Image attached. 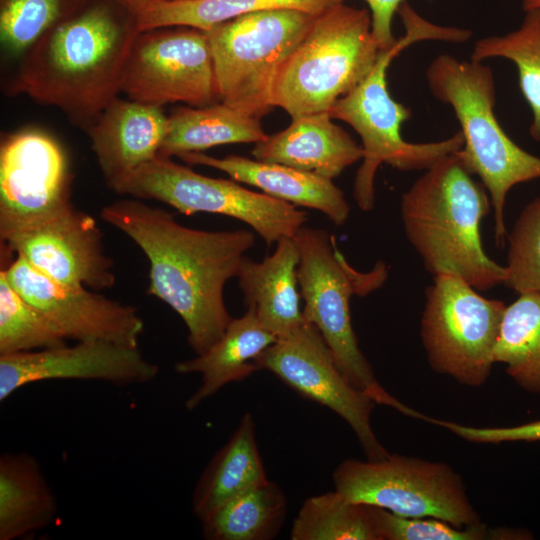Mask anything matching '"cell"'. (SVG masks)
<instances>
[{
  "label": "cell",
  "mask_w": 540,
  "mask_h": 540,
  "mask_svg": "<svg viewBox=\"0 0 540 540\" xmlns=\"http://www.w3.org/2000/svg\"><path fill=\"white\" fill-rule=\"evenodd\" d=\"M100 216L143 251L149 261L148 294L180 316L196 355L218 342L233 319L224 287L254 246V234L189 228L168 211L136 198L116 200Z\"/></svg>",
  "instance_id": "obj_1"
},
{
  "label": "cell",
  "mask_w": 540,
  "mask_h": 540,
  "mask_svg": "<svg viewBox=\"0 0 540 540\" xmlns=\"http://www.w3.org/2000/svg\"><path fill=\"white\" fill-rule=\"evenodd\" d=\"M139 33L136 16L123 22L104 5L63 18L20 58L10 91L56 107L87 129L121 92Z\"/></svg>",
  "instance_id": "obj_2"
},
{
  "label": "cell",
  "mask_w": 540,
  "mask_h": 540,
  "mask_svg": "<svg viewBox=\"0 0 540 540\" xmlns=\"http://www.w3.org/2000/svg\"><path fill=\"white\" fill-rule=\"evenodd\" d=\"M491 200L457 151L425 170L403 194L401 219L408 241L433 276L453 274L480 291L506 280V268L484 251L482 219Z\"/></svg>",
  "instance_id": "obj_3"
},
{
  "label": "cell",
  "mask_w": 540,
  "mask_h": 540,
  "mask_svg": "<svg viewBox=\"0 0 540 540\" xmlns=\"http://www.w3.org/2000/svg\"><path fill=\"white\" fill-rule=\"evenodd\" d=\"M406 34L380 55L369 75L351 92L339 98L329 109L333 119L348 123L360 136L364 151L353 195L358 207L370 211L375 205L374 181L382 163L401 171L426 170L442 157L463 147L461 131L448 139L431 143H410L401 136V126L411 111L396 102L387 88V69L405 48L422 40L456 42L459 31L435 25L417 14L403 1L398 10Z\"/></svg>",
  "instance_id": "obj_4"
},
{
  "label": "cell",
  "mask_w": 540,
  "mask_h": 540,
  "mask_svg": "<svg viewBox=\"0 0 540 540\" xmlns=\"http://www.w3.org/2000/svg\"><path fill=\"white\" fill-rule=\"evenodd\" d=\"M426 79L431 94L449 104L460 123L464 144L457 154L486 188L494 210L495 240L504 246L507 194L516 184L540 178V158L519 147L497 121L494 76L482 61L442 54L428 66Z\"/></svg>",
  "instance_id": "obj_5"
},
{
  "label": "cell",
  "mask_w": 540,
  "mask_h": 540,
  "mask_svg": "<svg viewBox=\"0 0 540 540\" xmlns=\"http://www.w3.org/2000/svg\"><path fill=\"white\" fill-rule=\"evenodd\" d=\"M294 239L300 252L298 283L304 320L319 330L339 369L354 387L376 404L422 419L423 414L401 403L378 382L351 322L352 295H366L380 287L388 274L385 264H377L369 273L356 271L324 229L303 226Z\"/></svg>",
  "instance_id": "obj_6"
},
{
  "label": "cell",
  "mask_w": 540,
  "mask_h": 540,
  "mask_svg": "<svg viewBox=\"0 0 540 540\" xmlns=\"http://www.w3.org/2000/svg\"><path fill=\"white\" fill-rule=\"evenodd\" d=\"M383 51L372 34L370 12L337 4L316 16L282 65L273 106L291 118L328 112L369 75Z\"/></svg>",
  "instance_id": "obj_7"
},
{
  "label": "cell",
  "mask_w": 540,
  "mask_h": 540,
  "mask_svg": "<svg viewBox=\"0 0 540 540\" xmlns=\"http://www.w3.org/2000/svg\"><path fill=\"white\" fill-rule=\"evenodd\" d=\"M317 15L289 8L247 13L205 31L221 102L253 117L267 114L277 75Z\"/></svg>",
  "instance_id": "obj_8"
},
{
  "label": "cell",
  "mask_w": 540,
  "mask_h": 540,
  "mask_svg": "<svg viewBox=\"0 0 540 540\" xmlns=\"http://www.w3.org/2000/svg\"><path fill=\"white\" fill-rule=\"evenodd\" d=\"M346 499L404 517H432L456 527L481 523L461 476L451 466L388 454L380 460L346 459L333 472Z\"/></svg>",
  "instance_id": "obj_9"
},
{
  "label": "cell",
  "mask_w": 540,
  "mask_h": 540,
  "mask_svg": "<svg viewBox=\"0 0 540 540\" xmlns=\"http://www.w3.org/2000/svg\"><path fill=\"white\" fill-rule=\"evenodd\" d=\"M114 192L165 203L184 215L204 212L248 224L267 245L294 237L308 220L297 206L255 192L235 180L208 177L170 157L157 156L129 175Z\"/></svg>",
  "instance_id": "obj_10"
},
{
  "label": "cell",
  "mask_w": 540,
  "mask_h": 540,
  "mask_svg": "<svg viewBox=\"0 0 540 540\" xmlns=\"http://www.w3.org/2000/svg\"><path fill=\"white\" fill-rule=\"evenodd\" d=\"M425 297L420 335L431 368L462 385L482 386L495 364L507 306L453 274L434 276Z\"/></svg>",
  "instance_id": "obj_11"
},
{
  "label": "cell",
  "mask_w": 540,
  "mask_h": 540,
  "mask_svg": "<svg viewBox=\"0 0 540 540\" xmlns=\"http://www.w3.org/2000/svg\"><path fill=\"white\" fill-rule=\"evenodd\" d=\"M121 92L158 107L213 104L219 93L206 32L182 26L140 32L124 68Z\"/></svg>",
  "instance_id": "obj_12"
},
{
  "label": "cell",
  "mask_w": 540,
  "mask_h": 540,
  "mask_svg": "<svg viewBox=\"0 0 540 540\" xmlns=\"http://www.w3.org/2000/svg\"><path fill=\"white\" fill-rule=\"evenodd\" d=\"M301 396L317 402L346 421L368 460L388 456L371 426L374 400L354 387L336 364L319 330L304 322L292 334L278 338L255 360Z\"/></svg>",
  "instance_id": "obj_13"
},
{
  "label": "cell",
  "mask_w": 540,
  "mask_h": 540,
  "mask_svg": "<svg viewBox=\"0 0 540 540\" xmlns=\"http://www.w3.org/2000/svg\"><path fill=\"white\" fill-rule=\"evenodd\" d=\"M2 246L48 277L70 285L104 290L114 285V262L107 255L96 220L73 204L49 215L0 228Z\"/></svg>",
  "instance_id": "obj_14"
},
{
  "label": "cell",
  "mask_w": 540,
  "mask_h": 540,
  "mask_svg": "<svg viewBox=\"0 0 540 540\" xmlns=\"http://www.w3.org/2000/svg\"><path fill=\"white\" fill-rule=\"evenodd\" d=\"M11 286L67 339L103 340L138 347L144 321L137 309L89 290L56 281L23 258L2 269Z\"/></svg>",
  "instance_id": "obj_15"
},
{
  "label": "cell",
  "mask_w": 540,
  "mask_h": 540,
  "mask_svg": "<svg viewBox=\"0 0 540 540\" xmlns=\"http://www.w3.org/2000/svg\"><path fill=\"white\" fill-rule=\"evenodd\" d=\"M71 173L61 144L38 128L5 134L0 145V228L72 205Z\"/></svg>",
  "instance_id": "obj_16"
},
{
  "label": "cell",
  "mask_w": 540,
  "mask_h": 540,
  "mask_svg": "<svg viewBox=\"0 0 540 540\" xmlns=\"http://www.w3.org/2000/svg\"><path fill=\"white\" fill-rule=\"evenodd\" d=\"M157 364L138 347L103 340L76 341L31 352L0 355V401L47 380H96L126 386L154 380Z\"/></svg>",
  "instance_id": "obj_17"
},
{
  "label": "cell",
  "mask_w": 540,
  "mask_h": 540,
  "mask_svg": "<svg viewBox=\"0 0 540 540\" xmlns=\"http://www.w3.org/2000/svg\"><path fill=\"white\" fill-rule=\"evenodd\" d=\"M162 107L114 98L86 129L99 168L113 191L159 155L167 133Z\"/></svg>",
  "instance_id": "obj_18"
},
{
  "label": "cell",
  "mask_w": 540,
  "mask_h": 540,
  "mask_svg": "<svg viewBox=\"0 0 540 540\" xmlns=\"http://www.w3.org/2000/svg\"><path fill=\"white\" fill-rule=\"evenodd\" d=\"M251 154L333 180L362 160L364 151L326 111L292 118L286 129L256 143Z\"/></svg>",
  "instance_id": "obj_19"
},
{
  "label": "cell",
  "mask_w": 540,
  "mask_h": 540,
  "mask_svg": "<svg viewBox=\"0 0 540 540\" xmlns=\"http://www.w3.org/2000/svg\"><path fill=\"white\" fill-rule=\"evenodd\" d=\"M188 164L211 167L233 180L259 188L263 193L297 207L315 209L335 225L346 222L350 207L343 191L332 180L290 166L239 155L217 158L202 152L178 156Z\"/></svg>",
  "instance_id": "obj_20"
},
{
  "label": "cell",
  "mask_w": 540,
  "mask_h": 540,
  "mask_svg": "<svg viewBox=\"0 0 540 540\" xmlns=\"http://www.w3.org/2000/svg\"><path fill=\"white\" fill-rule=\"evenodd\" d=\"M300 252L294 237H283L262 261L245 256L236 278L247 307L277 339L286 337L304 322L298 291Z\"/></svg>",
  "instance_id": "obj_21"
},
{
  "label": "cell",
  "mask_w": 540,
  "mask_h": 540,
  "mask_svg": "<svg viewBox=\"0 0 540 540\" xmlns=\"http://www.w3.org/2000/svg\"><path fill=\"white\" fill-rule=\"evenodd\" d=\"M276 340L260 323L254 309L247 307L241 317L231 320L224 335L210 349L176 363L175 370L180 374L201 375V383L186 400V408L193 410L225 385L249 377L258 370L257 357Z\"/></svg>",
  "instance_id": "obj_22"
},
{
  "label": "cell",
  "mask_w": 540,
  "mask_h": 540,
  "mask_svg": "<svg viewBox=\"0 0 540 540\" xmlns=\"http://www.w3.org/2000/svg\"><path fill=\"white\" fill-rule=\"evenodd\" d=\"M267 480L254 419L246 413L199 478L192 496L193 513L203 522L234 497Z\"/></svg>",
  "instance_id": "obj_23"
},
{
  "label": "cell",
  "mask_w": 540,
  "mask_h": 540,
  "mask_svg": "<svg viewBox=\"0 0 540 540\" xmlns=\"http://www.w3.org/2000/svg\"><path fill=\"white\" fill-rule=\"evenodd\" d=\"M58 511L56 497L35 457H0V540H15L48 527Z\"/></svg>",
  "instance_id": "obj_24"
},
{
  "label": "cell",
  "mask_w": 540,
  "mask_h": 540,
  "mask_svg": "<svg viewBox=\"0 0 540 540\" xmlns=\"http://www.w3.org/2000/svg\"><path fill=\"white\" fill-rule=\"evenodd\" d=\"M259 118L223 102L204 107H181L168 116L159 156H179L234 143H259L268 138Z\"/></svg>",
  "instance_id": "obj_25"
},
{
  "label": "cell",
  "mask_w": 540,
  "mask_h": 540,
  "mask_svg": "<svg viewBox=\"0 0 540 540\" xmlns=\"http://www.w3.org/2000/svg\"><path fill=\"white\" fill-rule=\"evenodd\" d=\"M346 0H147L135 13L139 32L164 27L207 31L238 16L267 9L289 8L319 15Z\"/></svg>",
  "instance_id": "obj_26"
},
{
  "label": "cell",
  "mask_w": 540,
  "mask_h": 540,
  "mask_svg": "<svg viewBox=\"0 0 540 540\" xmlns=\"http://www.w3.org/2000/svg\"><path fill=\"white\" fill-rule=\"evenodd\" d=\"M287 499L270 480L221 506L202 523V535L210 540H269L281 529Z\"/></svg>",
  "instance_id": "obj_27"
},
{
  "label": "cell",
  "mask_w": 540,
  "mask_h": 540,
  "mask_svg": "<svg viewBox=\"0 0 540 540\" xmlns=\"http://www.w3.org/2000/svg\"><path fill=\"white\" fill-rule=\"evenodd\" d=\"M495 363L527 392L540 394V293H524L506 307Z\"/></svg>",
  "instance_id": "obj_28"
},
{
  "label": "cell",
  "mask_w": 540,
  "mask_h": 540,
  "mask_svg": "<svg viewBox=\"0 0 540 540\" xmlns=\"http://www.w3.org/2000/svg\"><path fill=\"white\" fill-rule=\"evenodd\" d=\"M494 57L508 59L516 65L521 93L533 115L529 132L535 141H540V9L526 11L517 30L475 42L472 60Z\"/></svg>",
  "instance_id": "obj_29"
},
{
  "label": "cell",
  "mask_w": 540,
  "mask_h": 540,
  "mask_svg": "<svg viewBox=\"0 0 540 540\" xmlns=\"http://www.w3.org/2000/svg\"><path fill=\"white\" fill-rule=\"evenodd\" d=\"M291 540H378L369 506L336 490L307 498L293 521Z\"/></svg>",
  "instance_id": "obj_30"
},
{
  "label": "cell",
  "mask_w": 540,
  "mask_h": 540,
  "mask_svg": "<svg viewBox=\"0 0 540 540\" xmlns=\"http://www.w3.org/2000/svg\"><path fill=\"white\" fill-rule=\"evenodd\" d=\"M66 344V339L0 272V355L31 352Z\"/></svg>",
  "instance_id": "obj_31"
},
{
  "label": "cell",
  "mask_w": 540,
  "mask_h": 540,
  "mask_svg": "<svg viewBox=\"0 0 540 540\" xmlns=\"http://www.w3.org/2000/svg\"><path fill=\"white\" fill-rule=\"evenodd\" d=\"M63 19V0H1L3 52L17 58Z\"/></svg>",
  "instance_id": "obj_32"
},
{
  "label": "cell",
  "mask_w": 540,
  "mask_h": 540,
  "mask_svg": "<svg viewBox=\"0 0 540 540\" xmlns=\"http://www.w3.org/2000/svg\"><path fill=\"white\" fill-rule=\"evenodd\" d=\"M507 240L504 284L519 294L540 293V196L524 207Z\"/></svg>",
  "instance_id": "obj_33"
},
{
  "label": "cell",
  "mask_w": 540,
  "mask_h": 540,
  "mask_svg": "<svg viewBox=\"0 0 540 540\" xmlns=\"http://www.w3.org/2000/svg\"><path fill=\"white\" fill-rule=\"evenodd\" d=\"M369 506L378 540H485L501 539L500 533L490 530L483 522L456 527L432 517H404L384 508Z\"/></svg>",
  "instance_id": "obj_34"
},
{
  "label": "cell",
  "mask_w": 540,
  "mask_h": 540,
  "mask_svg": "<svg viewBox=\"0 0 540 540\" xmlns=\"http://www.w3.org/2000/svg\"><path fill=\"white\" fill-rule=\"evenodd\" d=\"M428 422L448 429L458 437L472 443L540 441V420L511 427H474L432 417H429Z\"/></svg>",
  "instance_id": "obj_35"
},
{
  "label": "cell",
  "mask_w": 540,
  "mask_h": 540,
  "mask_svg": "<svg viewBox=\"0 0 540 540\" xmlns=\"http://www.w3.org/2000/svg\"><path fill=\"white\" fill-rule=\"evenodd\" d=\"M370 8L372 34L382 50L393 47L397 40L392 33L393 16L404 0H365Z\"/></svg>",
  "instance_id": "obj_36"
},
{
  "label": "cell",
  "mask_w": 540,
  "mask_h": 540,
  "mask_svg": "<svg viewBox=\"0 0 540 540\" xmlns=\"http://www.w3.org/2000/svg\"><path fill=\"white\" fill-rule=\"evenodd\" d=\"M128 10L136 13L147 0H114Z\"/></svg>",
  "instance_id": "obj_37"
},
{
  "label": "cell",
  "mask_w": 540,
  "mask_h": 540,
  "mask_svg": "<svg viewBox=\"0 0 540 540\" xmlns=\"http://www.w3.org/2000/svg\"><path fill=\"white\" fill-rule=\"evenodd\" d=\"M522 7L524 11L540 9V0H523Z\"/></svg>",
  "instance_id": "obj_38"
},
{
  "label": "cell",
  "mask_w": 540,
  "mask_h": 540,
  "mask_svg": "<svg viewBox=\"0 0 540 540\" xmlns=\"http://www.w3.org/2000/svg\"><path fill=\"white\" fill-rule=\"evenodd\" d=\"M162 1H185V0H162Z\"/></svg>",
  "instance_id": "obj_39"
}]
</instances>
